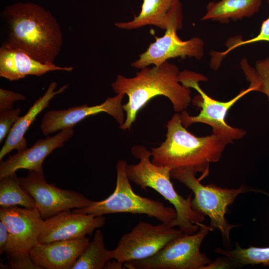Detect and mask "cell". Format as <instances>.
Masks as SVG:
<instances>
[{
  "label": "cell",
  "mask_w": 269,
  "mask_h": 269,
  "mask_svg": "<svg viewBox=\"0 0 269 269\" xmlns=\"http://www.w3.org/2000/svg\"><path fill=\"white\" fill-rule=\"evenodd\" d=\"M8 27L6 42L45 63H54L63 45L60 26L51 12L31 2L6 6L1 13Z\"/></svg>",
  "instance_id": "obj_1"
},
{
  "label": "cell",
  "mask_w": 269,
  "mask_h": 269,
  "mask_svg": "<svg viewBox=\"0 0 269 269\" xmlns=\"http://www.w3.org/2000/svg\"><path fill=\"white\" fill-rule=\"evenodd\" d=\"M179 72L177 65L166 61L158 66L143 68L134 77L118 75L112 87L116 94L128 97V102L123 105L125 121L120 128L130 130L139 111L157 96L167 98L176 113L185 110L191 102V92L179 82Z\"/></svg>",
  "instance_id": "obj_2"
},
{
  "label": "cell",
  "mask_w": 269,
  "mask_h": 269,
  "mask_svg": "<svg viewBox=\"0 0 269 269\" xmlns=\"http://www.w3.org/2000/svg\"><path fill=\"white\" fill-rule=\"evenodd\" d=\"M166 139L151 148V161L172 169L191 168L200 172L201 181L209 174L210 163L218 161L228 142L212 134L198 137L182 125L180 114H174L166 125Z\"/></svg>",
  "instance_id": "obj_3"
},
{
  "label": "cell",
  "mask_w": 269,
  "mask_h": 269,
  "mask_svg": "<svg viewBox=\"0 0 269 269\" xmlns=\"http://www.w3.org/2000/svg\"><path fill=\"white\" fill-rule=\"evenodd\" d=\"M131 152L139 161L135 164H127L126 169L129 180L141 189H153L173 205L177 216L171 224L172 227L178 226L183 233L188 234L197 232L199 224L205 219L204 215L192 208V194L184 198L175 191L170 180L172 169L154 164L150 159L151 151L144 146H134Z\"/></svg>",
  "instance_id": "obj_4"
},
{
  "label": "cell",
  "mask_w": 269,
  "mask_h": 269,
  "mask_svg": "<svg viewBox=\"0 0 269 269\" xmlns=\"http://www.w3.org/2000/svg\"><path fill=\"white\" fill-rule=\"evenodd\" d=\"M127 164L124 159H120L117 164L116 185L112 194L104 200L92 201L89 205L75 209L73 212L96 216L120 213L145 214L171 226L177 216L174 208L135 194L127 174Z\"/></svg>",
  "instance_id": "obj_5"
},
{
  "label": "cell",
  "mask_w": 269,
  "mask_h": 269,
  "mask_svg": "<svg viewBox=\"0 0 269 269\" xmlns=\"http://www.w3.org/2000/svg\"><path fill=\"white\" fill-rule=\"evenodd\" d=\"M178 79L183 86L194 89L199 94L192 100L194 105L201 108L198 115L190 116L186 110L180 113L181 123L186 128L195 123L208 125L212 127L213 134L226 140L228 143L241 139L246 135L245 131L229 126L226 119L234 105L246 95L254 91L253 88L249 87L242 90L232 99L220 101L210 97L200 87L199 82L207 80L204 75L184 70L179 72Z\"/></svg>",
  "instance_id": "obj_6"
},
{
  "label": "cell",
  "mask_w": 269,
  "mask_h": 269,
  "mask_svg": "<svg viewBox=\"0 0 269 269\" xmlns=\"http://www.w3.org/2000/svg\"><path fill=\"white\" fill-rule=\"evenodd\" d=\"M196 172L191 168L172 169L171 177L179 181L192 190L194 198L192 199V208L196 212L209 217L212 230H219L223 239L230 243V232L238 225L230 224L225 217L229 205L233 203L237 196L252 191L242 184L237 189L221 188L213 184L204 185Z\"/></svg>",
  "instance_id": "obj_7"
},
{
  "label": "cell",
  "mask_w": 269,
  "mask_h": 269,
  "mask_svg": "<svg viewBox=\"0 0 269 269\" xmlns=\"http://www.w3.org/2000/svg\"><path fill=\"white\" fill-rule=\"evenodd\" d=\"M199 225L195 233H183L152 256L125 263L124 267L129 269H203L212 262L200 250L212 229L202 223Z\"/></svg>",
  "instance_id": "obj_8"
},
{
  "label": "cell",
  "mask_w": 269,
  "mask_h": 269,
  "mask_svg": "<svg viewBox=\"0 0 269 269\" xmlns=\"http://www.w3.org/2000/svg\"><path fill=\"white\" fill-rule=\"evenodd\" d=\"M169 19L164 35L155 37L139 58L131 64L135 68L141 69L150 65L158 66L168 59L180 57L202 59L204 55V42L198 37L187 40H181L177 31L182 28V5L179 0H175L168 12Z\"/></svg>",
  "instance_id": "obj_9"
},
{
  "label": "cell",
  "mask_w": 269,
  "mask_h": 269,
  "mask_svg": "<svg viewBox=\"0 0 269 269\" xmlns=\"http://www.w3.org/2000/svg\"><path fill=\"white\" fill-rule=\"evenodd\" d=\"M182 233L180 229L165 223L153 225L140 222L121 237L113 250L114 259L124 264L148 258Z\"/></svg>",
  "instance_id": "obj_10"
},
{
  "label": "cell",
  "mask_w": 269,
  "mask_h": 269,
  "mask_svg": "<svg viewBox=\"0 0 269 269\" xmlns=\"http://www.w3.org/2000/svg\"><path fill=\"white\" fill-rule=\"evenodd\" d=\"M19 178L21 187L32 198L44 220L65 210L86 207L93 201L77 192L48 183L43 173L29 170L26 176Z\"/></svg>",
  "instance_id": "obj_11"
},
{
  "label": "cell",
  "mask_w": 269,
  "mask_h": 269,
  "mask_svg": "<svg viewBox=\"0 0 269 269\" xmlns=\"http://www.w3.org/2000/svg\"><path fill=\"white\" fill-rule=\"evenodd\" d=\"M125 95L124 93L117 94L97 105L89 106L84 104L65 110L49 111L45 114L42 120V133L47 135L62 130L73 128L87 117L100 113L111 115L121 126L126 119L122 105Z\"/></svg>",
  "instance_id": "obj_12"
},
{
  "label": "cell",
  "mask_w": 269,
  "mask_h": 269,
  "mask_svg": "<svg viewBox=\"0 0 269 269\" xmlns=\"http://www.w3.org/2000/svg\"><path fill=\"white\" fill-rule=\"evenodd\" d=\"M104 216L71 212H61L44 220L38 239L40 243L72 240L91 235L105 224Z\"/></svg>",
  "instance_id": "obj_13"
},
{
  "label": "cell",
  "mask_w": 269,
  "mask_h": 269,
  "mask_svg": "<svg viewBox=\"0 0 269 269\" xmlns=\"http://www.w3.org/2000/svg\"><path fill=\"white\" fill-rule=\"evenodd\" d=\"M74 134L73 128L60 131L57 134L40 139L30 148L19 150L0 163V178L14 173L20 169H26L43 173V162L54 149L62 147Z\"/></svg>",
  "instance_id": "obj_14"
},
{
  "label": "cell",
  "mask_w": 269,
  "mask_h": 269,
  "mask_svg": "<svg viewBox=\"0 0 269 269\" xmlns=\"http://www.w3.org/2000/svg\"><path fill=\"white\" fill-rule=\"evenodd\" d=\"M0 220L21 250L30 252L38 242L44 219L36 208L0 207Z\"/></svg>",
  "instance_id": "obj_15"
},
{
  "label": "cell",
  "mask_w": 269,
  "mask_h": 269,
  "mask_svg": "<svg viewBox=\"0 0 269 269\" xmlns=\"http://www.w3.org/2000/svg\"><path fill=\"white\" fill-rule=\"evenodd\" d=\"M89 242L87 237L48 243L37 242L30 255L42 269H72Z\"/></svg>",
  "instance_id": "obj_16"
},
{
  "label": "cell",
  "mask_w": 269,
  "mask_h": 269,
  "mask_svg": "<svg viewBox=\"0 0 269 269\" xmlns=\"http://www.w3.org/2000/svg\"><path fill=\"white\" fill-rule=\"evenodd\" d=\"M72 67H61L41 62L23 50L5 42L0 48V76L15 81L28 75L41 76L53 71H71Z\"/></svg>",
  "instance_id": "obj_17"
},
{
  "label": "cell",
  "mask_w": 269,
  "mask_h": 269,
  "mask_svg": "<svg viewBox=\"0 0 269 269\" xmlns=\"http://www.w3.org/2000/svg\"><path fill=\"white\" fill-rule=\"evenodd\" d=\"M57 83L52 82L43 95L35 101L27 113L19 117L7 135L5 143L0 151V160L13 149L18 151L27 148V140L24 134L37 116L46 108L50 101L57 95L63 93L68 88L63 85L56 90Z\"/></svg>",
  "instance_id": "obj_18"
},
{
  "label": "cell",
  "mask_w": 269,
  "mask_h": 269,
  "mask_svg": "<svg viewBox=\"0 0 269 269\" xmlns=\"http://www.w3.org/2000/svg\"><path fill=\"white\" fill-rule=\"evenodd\" d=\"M262 0H220L210 1L201 20H212L227 23L230 20L236 21L251 17L258 12Z\"/></svg>",
  "instance_id": "obj_19"
},
{
  "label": "cell",
  "mask_w": 269,
  "mask_h": 269,
  "mask_svg": "<svg viewBox=\"0 0 269 269\" xmlns=\"http://www.w3.org/2000/svg\"><path fill=\"white\" fill-rule=\"evenodd\" d=\"M175 0H143L141 10L134 19L127 22H117V27L132 30L146 25H153L165 30L168 23V12Z\"/></svg>",
  "instance_id": "obj_20"
},
{
  "label": "cell",
  "mask_w": 269,
  "mask_h": 269,
  "mask_svg": "<svg viewBox=\"0 0 269 269\" xmlns=\"http://www.w3.org/2000/svg\"><path fill=\"white\" fill-rule=\"evenodd\" d=\"M112 259H114V251L106 249L103 233L98 230L72 269H104Z\"/></svg>",
  "instance_id": "obj_21"
},
{
  "label": "cell",
  "mask_w": 269,
  "mask_h": 269,
  "mask_svg": "<svg viewBox=\"0 0 269 269\" xmlns=\"http://www.w3.org/2000/svg\"><path fill=\"white\" fill-rule=\"evenodd\" d=\"M20 206L28 208L35 207L34 201L20 184L15 172L0 178V206Z\"/></svg>",
  "instance_id": "obj_22"
},
{
  "label": "cell",
  "mask_w": 269,
  "mask_h": 269,
  "mask_svg": "<svg viewBox=\"0 0 269 269\" xmlns=\"http://www.w3.org/2000/svg\"><path fill=\"white\" fill-rule=\"evenodd\" d=\"M215 251L218 254L224 255L232 261L237 267L257 264L269 266V247L261 248L251 246L247 248H242L237 243L234 250L226 251L217 248Z\"/></svg>",
  "instance_id": "obj_23"
},
{
  "label": "cell",
  "mask_w": 269,
  "mask_h": 269,
  "mask_svg": "<svg viewBox=\"0 0 269 269\" xmlns=\"http://www.w3.org/2000/svg\"><path fill=\"white\" fill-rule=\"evenodd\" d=\"M240 67L250 83L249 87L253 88L254 91L265 94L269 101V57L257 60L254 67L249 64L246 58H243Z\"/></svg>",
  "instance_id": "obj_24"
},
{
  "label": "cell",
  "mask_w": 269,
  "mask_h": 269,
  "mask_svg": "<svg viewBox=\"0 0 269 269\" xmlns=\"http://www.w3.org/2000/svg\"><path fill=\"white\" fill-rule=\"evenodd\" d=\"M227 43L228 48L223 52L213 51L211 53L212 58L210 61L211 66L218 69L224 57L235 48L245 45L252 44L261 41L269 42V16L262 23L260 31L256 36L247 40H242V38H237V40Z\"/></svg>",
  "instance_id": "obj_25"
},
{
  "label": "cell",
  "mask_w": 269,
  "mask_h": 269,
  "mask_svg": "<svg viewBox=\"0 0 269 269\" xmlns=\"http://www.w3.org/2000/svg\"><path fill=\"white\" fill-rule=\"evenodd\" d=\"M10 267L13 269H42L31 259L30 252L17 251L6 254Z\"/></svg>",
  "instance_id": "obj_26"
},
{
  "label": "cell",
  "mask_w": 269,
  "mask_h": 269,
  "mask_svg": "<svg viewBox=\"0 0 269 269\" xmlns=\"http://www.w3.org/2000/svg\"><path fill=\"white\" fill-rule=\"evenodd\" d=\"M19 108L0 110V142L7 137L20 113Z\"/></svg>",
  "instance_id": "obj_27"
},
{
  "label": "cell",
  "mask_w": 269,
  "mask_h": 269,
  "mask_svg": "<svg viewBox=\"0 0 269 269\" xmlns=\"http://www.w3.org/2000/svg\"><path fill=\"white\" fill-rule=\"evenodd\" d=\"M25 99H26V97L22 94L11 90L0 89V110L12 109L13 104L15 102Z\"/></svg>",
  "instance_id": "obj_28"
},
{
  "label": "cell",
  "mask_w": 269,
  "mask_h": 269,
  "mask_svg": "<svg viewBox=\"0 0 269 269\" xmlns=\"http://www.w3.org/2000/svg\"><path fill=\"white\" fill-rule=\"evenodd\" d=\"M237 267L235 263L227 257L219 258L214 262L205 266L203 269H228Z\"/></svg>",
  "instance_id": "obj_29"
},
{
  "label": "cell",
  "mask_w": 269,
  "mask_h": 269,
  "mask_svg": "<svg viewBox=\"0 0 269 269\" xmlns=\"http://www.w3.org/2000/svg\"><path fill=\"white\" fill-rule=\"evenodd\" d=\"M10 234L5 224L0 221V253L3 254V250L9 239Z\"/></svg>",
  "instance_id": "obj_30"
},
{
  "label": "cell",
  "mask_w": 269,
  "mask_h": 269,
  "mask_svg": "<svg viewBox=\"0 0 269 269\" xmlns=\"http://www.w3.org/2000/svg\"><path fill=\"white\" fill-rule=\"evenodd\" d=\"M113 261H109L106 264V269H122L125 267L124 264L120 263L117 260L113 259Z\"/></svg>",
  "instance_id": "obj_31"
},
{
  "label": "cell",
  "mask_w": 269,
  "mask_h": 269,
  "mask_svg": "<svg viewBox=\"0 0 269 269\" xmlns=\"http://www.w3.org/2000/svg\"><path fill=\"white\" fill-rule=\"evenodd\" d=\"M267 0L268 2H269V0Z\"/></svg>",
  "instance_id": "obj_32"
}]
</instances>
